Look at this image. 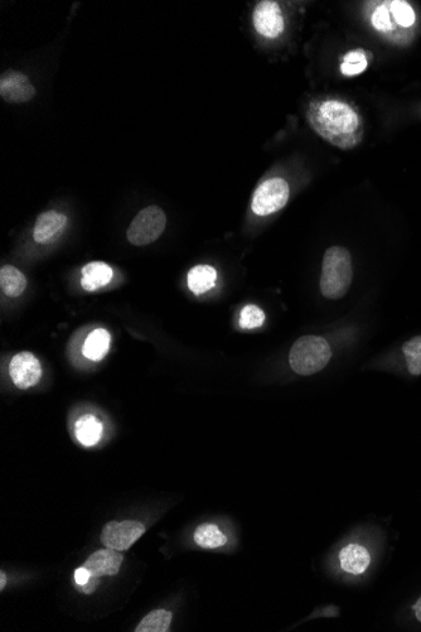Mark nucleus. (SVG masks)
<instances>
[{"label": "nucleus", "mask_w": 421, "mask_h": 632, "mask_svg": "<svg viewBox=\"0 0 421 632\" xmlns=\"http://www.w3.org/2000/svg\"><path fill=\"white\" fill-rule=\"evenodd\" d=\"M172 614L167 610H156L145 616L137 626V632H167L171 626Z\"/></svg>", "instance_id": "nucleus-22"}, {"label": "nucleus", "mask_w": 421, "mask_h": 632, "mask_svg": "<svg viewBox=\"0 0 421 632\" xmlns=\"http://www.w3.org/2000/svg\"><path fill=\"white\" fill-rule=\"evenodd\" d=\"M369 53L362 48H356L347 52L343 57L341 72L347 77L357 76L362 74L369 66Z\"/></svg>", "instance_id": "nucleus-21"}, {"label": "nucleus", "mask_w": 421, "mask_h": 632, "mask_svg": "<svg viewBox=\"0 0 421 632\" xmlns=\"http://www.w3.org/2000/svg\"><path fill=\"white\" fill-rule=\"evenodd\" d=\"M413 611H414L416 620L421 622V597H419V600L415 602V605L413 606Z\"/></svg>", "instance_id": "nucleus-25"}, {"label": "nucleus", "mask_w": 421, "mask_h": 632, "mask_svg": "<svg viewBox=\"0 0 421 632\" xmlns=\"http://www.w3.org/2000/svg\"><path fill=\"white\" fill-rule=\"evenodd\" d=\"M253 19L255 30L261 36L275 38L284 31L283 13L277 2H260L255 8Z\"/></svg>", "instance_id": "nucleus-9"}, {"label": "nucleus", "mask_w": 421, "mask_h": 632, "mask_svg": "<svg viewBox=\"0 0 421 632\" xmlns=\"http://www.w3.org/2000/svg\"><path fill=\"white\" fill-rule=\"evenodd\" d=\"M353 278L352 257L342 246H331L324 253L321 273V292L328 299L345 297Z\"/></svg>", "instance_id": "nucleus-3"}, {"label": "nucleus", "mask_w": 421, "mask_h": 632, "mask_svg": "<svg viewBox=\"0 0 421 632\" xmlns=\"http://www.w3.org/2000/svg\"><path fill=\"white\" fill-rule=\"evenodd\" d=\"M167 216L161 207L149 206L139 212L128 229L130 243L137 246L152 244L163 234Z\"/></svg>", "instance_id": "nucleus-5"}, {"label": "nucleus", "mask_w": 421, "mask_h": 632, "mask_svg": "<svg viewBox=\"0 0 421 632\" xmlns=\"http://www.w3.org/2000/svg\"><path fill=\"white\" fill-rule=\"evenodd\" d=\"M265 321V313L256 306H246L241 311L240 326L246 328V330H253L263 326Z\"/></svg>", "instance_id": "nucleus-23"}, {"label": "nucleus", "mask_w": 421, "mask_h": 632, "mask_svg": "<svg viewBox=\"0 0 421 632\" xmlns=\"http://www.w3.org/2000/svg\"><path fill=\"white\" fill-rule=\"evenodd\" d=\"M369 17L374 30L396 45H408L418 31V13L406 0L369 3Z\"/></svg>", "instance_id": "nucleus-2"}, {"label": "nucleus", "mask_w": 421, "mask_h": 632, "mask_svg": "<svg viewBox=\"0 0 421 632\" xmlns=\"http://www.w3.org/2000/svg\"><path fill=\"white\" fill-rule=\"evenodd\" d=\"M307 120L319 137L342 151H351L364 141L365 128L360 114L345 101H313L307 110Z\"/></svg>", "instance_id": "nucleus-1"}, {"label": "nucleus", "mask_w": 421, "mask_h": 632, "mask_svg": "<svg viewBox=\"0 0 421 632\" xmlns=\"http://www.w3.org/2000/svg\"><path fill=\"white\" fill-rule=\"evenodd\" d=\"M195 542L203 549H216L224 547L227 538L219 527L214 524H202L196 529Z\"/></svg>", "instance_id": "nucleus-19"}, {"label": "nucleus", "mask_w": 421, "mask_h": 632, "mask_svg": "<svg viewBox=\"0 0 421 632\" xmlns=\"http://www.w3.org/2000/svg\"><path fill=\"white\" fill-rule=\"evenodd\" d=\"M67 225V217L57 211L43 212L36 221L33 238L38 244L50 243Z\"/></svg>", "instance_id": "nucleus-12"}, {"label": "nucleus", "mask_w": 421, "mask_h": 632, "mask_svg": "<svg viewBox=\"0 0 421 632\" xmlns=\"http://www.w3.org/2000/svg\"><path fill=\"white\" fill-rule=\"evenodd\" d=\"M145 532L144 525L135 520L110 521L101 533V542L114 551H127Z\"/></svg>", "instance_id": "nucleus-7"}, {"label": "nucleus", "mask_w": 421, "mask_h": 632, "mask_svg": "<svg viewBox=\"0 0 421 632\" xmlns=\"http://www.w3.org/2000/svg\"><path fill=\"white\" fill-rule=\"evenodd\" d=\"M0 287L8 297L16 298L26 291L27 279L12 265H6L0 270Z\"/></svg>", "instance_id": "nucleus-18"}, {"label": "nucleus", "mask_w": 421, "mask_h": 632, "mask_svg": "<svg viewBox=\"0 0 421 632\" xmlns=\"http://www.w3.org/2000/svg\"><path fill=\"white\" fill-rule=\"evenodd\" d=\"M217 272L210 265H197L188 273V287L197 296L215 287Z\"/></svg>", "instance_id": "nucleus-17"}, {"label": "nucleus", "mask_w": 421, "mask_h": 632, "mask_svg": "<svg viewBox=\"0 0 421 632\" xmlns=\"http://www.w3.org/2000/svg\"><path fill=\"white\" fill-rule=\"evenodd\" d=\"M9 375L19 389L35 387L42 376L40 360L31 352H21L14 356L9 364Z\"/></svg>", "instance_id": "nucleus-8"}, {"label": "nucleus", "mask_w": 421, "mask_h": 632, "mask_svg": "<svg viewBox=\"0 0 421 632\" xmlns=\"http://www.w3.org/2000/svg\"><path fill=\"white\" fill-rule=\"evenodd\" d=\"M113 269L103 262L86 264L82 268L81 286L85 291L94 292L96 289L108 286L113 279Z\"/></svg>", "instance_id": "nucleus-14"}, {"label": "nucleus", "mask_w": 421, "mask_h": 632, "mask_svg": "<svg viewBox=\"0 0 421 632\" xmlns=\"http://www.w3.org/2000/svg\"><path fill=\"white\" fill-rule=\"evenodd\" d=\"M289 185L283 178L275 177L261 183L255 191L253 204L254 214L268 216L283 209L289 200Z\"/></svg>", "instance_id": "nucleus-6"}, {"label": "nucleus", "mask_w": 421, "mask_h": 632, "mask_svg": "<svg viewBox=\"0 0 421 632\" xmlns=\"http://www.w3.org/2000/svg\"><path fill=\"white\" fill-rule=\"evenodd\" d=\"M340 564L343 571L360 576L370 567L371 554L360 544L346 545L340 553Z\"/></svg>", "instance_id": "nucleus-13"}, {"label": "nucleus", "mask_w": 421, "mask_h": 632, "mask_svg": "<svg viewBox=\"0 0 421 632\" xmlns=\"http://www.w3.org/2000/svg\"><path fill=\"white\" fill-rule=\"evenodd\" d=\"M111 337L104 328H96L85 340L82 352L86 359L93 361L103 360L110 350Z\"/></svg>", "instance_id": "nucleus-15"}, {"label": "nucleus", "mask_w": 421, "mask_h": 632, "mask_svg": "<svg viewBox=\"0 0 421 632\" xmlns=\"http://www.w3.org/2000/svg\"><path fill=\"white\" fill-rule=\"evenodd\" d=\"M76 437L82 446L93 447L103 436V423L94 416H82L75 426Z\"/></svg>", "instance_id": "nucleus-16"}, {"label": "nucleus", "mask_w": 421, "mask_h": 632, "mask_svg": "<svg viewBox=\"0 0 421 632\" xmlns=\"http://www.w3.org/2000/svg\"><path fill=\"white\" fill-rule=\"evenodd\" d=\"M123 556L114 549H103V551L91 554L84 564L89 569L91 577L99 578L103 576H114L119 573L120 566L123 563Z\"/></svg>", "instance_id": "nucleus-11"}, {"label": "nucleus", "mask_w": 421, "mask_h": 632, "mask_svg": "<svg viewBox=\"0 0 421 632\" xmlns=\"http://www.w3.org/2000/svg\"><path fill=\"white\" fill-rule=\"evenodd\" d=\"M405 368L411 376L421 375V336H415L401 346Z\"/></svg>", "instance_id": "nucleus-20"}, {"label": "nucleus", "mask_w": 421, "mask_h": 632, "mask_svg": "<svg viewBox=\"0 0 421 632\" xmlns=\"http://www.w3.org/2000/svg\"><path fill=\"white\" fill-rule=\"evenodd\" d=\"M91 573L89 572V569L82 567V568H77L76 572H75V581L77 583V585L79 586H85L87 585V583H89L91 581Z\"/></svg>", "instance_id": "nucleus-24"}, {"label": "nucleus", "mask_w": 421, "mask_h": 632, "mask_svg": "<svg viewBox=\"0 0 421 632\" xmlns=\"http://www.w3.org/2000/svg\"><path fill=\"white\" fill-rule=\"evenodd\" d=\"M0 577H2V583H0V590H4V587H6V583H7V577H6V573H4L3 571L0 572Z\"/></svg>", "instance_id": "nucleus-26"}, {"label": "nucleus", "mask_w": 421, "mask_h": 632, "mask_svg": "<svg viewBox=\"0 0 421 632\" xmlns=\"http://www.w3.org/2000/svg\"><path fill=\"white\" fill-rule=\"evenodd\" d=\"M36 95L32 82L22 72L7 71L0 79V96L7 103L23 104L28 103Z\"/></svg>", "instance_id": "nucleus-10"}, {"label": "nucleus", "mask_w": 421, "mask_h": 632, "mask_svg": "<svg viewBox=\"0 0 421 632\" xmlns=\"http://www.w3.org/2000/svg\"><path fill=\"white\" fill-rule=\"evenodd\" d=\"M331 356V347L323 337L303 336L290 349V368L302 376L317 374L326 368Z\"/></svg>", "instance_id": "nucleus-4"}]
</instances>
